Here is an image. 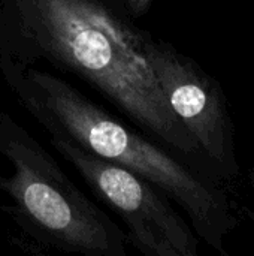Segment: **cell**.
<instances>
[{
  "instance_id": "obj_3",
  "label": "cell",
  "mask_w": 254,
  "mask_h": 256,
  "mask_svg": "<svg viewBox=\"0 0 254 256\" xmlns=\"http://www.w3.org/2000/svg\"><path fill=\"white\" fill-rule=\"evenodd\" d=\"M0 154L12 166L0 176L3 210L31 240L66 254L127 256V234L60 168L10 114L0 112Z\"/></svg>"
},
{
  "instance_id": "obj_5",
  "label": "cell",
  "mask_w": 254,
  "mask_h": 256,
  "mask_svg": "<svg viewBox=\"0 0 254 256\" xmlns=\"http://www.w3.org/2000/svg\"><path fill=\"white\" fill-rule=\"evenodd\" d=\"M145 56L175 116L226 176L238 172L232 123L217 82L169 42L150 34Z\"/></svg>"
},
{
  "instance_id": "obj_8",
  "label": "cell",
  "mask_w": 254,
  "mask_h": 256,
  "mask_svg": "<svg viewBox=\"0 0 254 256\" xmlns=\"http://www.w3.org/2000/svg\"><path fill=\"white\" fill-rule=\"evenodd\" d=\"M252 177H253V183H254V171H253V176H252Z\"/></svg>"
},
{
  "instance_id": "obj_4",
  "label": "cell",
  "mask_w": 254,
  "mask_h": 256,
  "mask_svg": "<svg viewBox=\"0 0 254 256\" xmlns=\"http://www.w3.org/2000/svg\"><path fill=\"white\" fill-rule=\"evenodd\" d=\"M51 144L93 194L121 218L129 244L136 250L148 256H198L195 230L159 188L64 138L51 136Z\"/></svg>"
},
{
  "instance_id": "obj_6",
  "label": "cell",
  "mask_w": 254,
  "mask_h": 256,
  "mask_svg": "<svg viewBox=\"0 0 254 256\" xmlns=\"http://www.w3.org/2000/svg\"><path fill=\"white\" fill-rule=\"evenodd\" d=\"M151 2L153 0H124V9L133 20H136L150 10Z\"/></svg>"
},
{
  "instance_id": "obj_7",
  "label": "cell",
  "mask_w": 254,
  "mask_h": 256,
  "mask_svg": "<svg viewBox=\"0 0 254 256\" xmlns=\"http://www.w3.org/2000/svg\"><path fill=\"white\" fill-rule=\"evenodd\" d=\"M247 214L250 216V219L254 222V212H252V210H247Z\"/></svg>"
},
{
  "instance_id": "obj_1",
  "label": "cell",
  "mask_w": 254,
  "mask_h": 256,
  "mask_svg": "<svg viewBox=\"0 0 254 256\" xmlns=\"http://www.w3.org/2000/svg\"><path fill=\"white\" fill-rule=\"evenodd\" d=\"M150 34L108 0H0V62L72 75L142 132L195 153L145 56Z\"/></svg>"
},
{
  "instance_id": "obj_2",
  "label": "cell",
  "mask_w": 254,
  "mask_h": 256,
  "mask_svg": "<svg viewBox=\"0 0 254 256\" xmlns=\"http://www.w3.org/2000/svg\"><path fill=\"white\" fill-rule=\"evenodd\" d=\"M9 92L51 136L64 138L159 188L189 216L208 246L228 255L237 226L225 192L208 184L168 152L117 120L64 78L34 66L0 62Z\"/></svg>"
}]
</instances>
